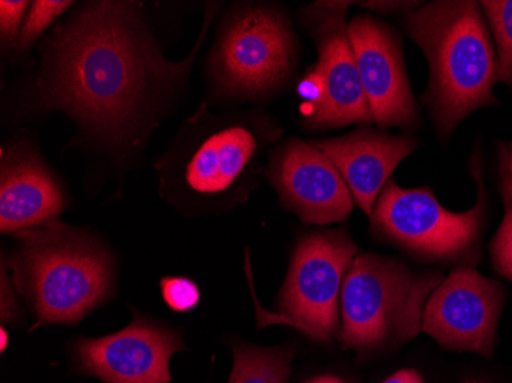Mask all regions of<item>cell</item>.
Listing matches in <instances>:
<instances>
[{
	"mask_svg": "<svg viewBox=\"0 0 512 383\" xmlns=\"http://www.w3.org/2000/svg\"><path fill=\"white\" fill-rule=\"evenodd\" d=\"M209 20L192 56L174 63L158 50L137 4H86L43 45L39 102L66 112L105 145L128 148L188 74Z\"/></svg>",
	"mask_w": 512,
	"mask_h": 383,
	"instance_id": "1",
	"label": "cell"
},
{
	"mask_svg": "<svg viewBox=\"0 0 512 383\" xmlns=\"http://www.w3.org/2000/svg\"><path fill=\"white\" fill-rule=\"evenodd\" d=\"M404 27L430 63L424 103L442 134L450 135L471 112L497 102L496 53L480 4L433 2L408 13Z\"/></svg>",
	"mask_w": 512,
	"mask_h": 383,
	"instance_id": "2",
	"label": "cell"
},
{
	"mask_svg": "<svg viewBox=\"0 0 512 383\" xmlns=\"http://www.w3.org/2000/svg\"><path fill=\"white\" fill-rule=\"evenodd\" d=\"M8 266L39 324H77L112 293L114 273L105 247L57 220L17 233Z\"/></svg>",
	"mask_w": 512,
	"mask_h": 383,
	"instance_id": "3",
	"label": "cell"
},
{
	"mask_svg": "<svg viewBox=\"0 0 512 383\" xmlns=\"http://www.w3.org/2000/svg\"><path fill=\"white\" fill-rule=\"evenodd\" d=\"M442 281L440 273H413L398 259L359 255L342 285L339 341L370 350L416 338L427 299Z\"/></svg>",
	"mask_w": 512,
	"mask_h": 383,
	"instance_id": "4",
	"label": "cell"
},
{
	"mask_svg": "<svg viewBox=\"0 0 512 383\" xmlns=\"http://www.w3.org/2000/svg\"><path fill=\"white\" fill-rule=\"evenodd\" d=\"M296 66V37L290 22L272 7H249L224 25L211 56L220 91L258 97L276 91Z\"/></svg>",
	"mask_w": 512,
	"mask_h": 383,
	"instance_id": "5",
	"label": "cell"
},
{
	"mask_svg": "<svg viewBox=\"0 0 512 383\" xmlns=\"http://www.w3.org/2000/svg\"><path fill=\"white\" fill-rule=\"evenodd\" d=\"M358 247L342 230L304 236L293 252L289 273L279 292L276 321L292 325L319 342L338 331L345 275Z\"/></svg>",
	"mask_w": 512,
	"mask_h": 383,
	"instance_id": "6",
	"label": "cell"
},
{
	"mask_svg": "<svg viewBox=\"0 0 512 383\" xmlns=\"http://www.w3.org/2000/svg\"><path fill=\"white\" fill-rule=\"evenodd\" d=\"M258 151L260 140L246 125H209L198 114L160 164L163 189L197 203L223 200L243 180Z\"/></svg>",
	"mask_w": 512,
	"mask_h": 383,
	"instance_id": "7",
	"label": "cell"
},
{
	"mask_svg": "<svg viewBox=\"0 0 512 383\" xmlns=\"http://www.w3.org/2000/svg\"><path fill=\"white\" fill-rule=\"evenodd\" d=\"M479 203L468 212L444 209L427 189H402L388 181L371 213V224L379 232L417 255L434 259L460 258L473 250L482 224L483 184L480 172Z\"/></svg>",
	"mask_w": 512,
	"mask_h": 383,
	"instance_id": "8",
	"label": "cell"
},
{
	"mask_svg": "<svg viewBox=\"0 0 512 383\" xmlns=\"http://www.w3.org/2000/svg\"><path fill=\"white\" fill-rule=\"evenodd\" d=\"M348 2H318L304 10V25L315 40L318 63L313 66L322 85V100L304 115L313 129L373 122L348 39Z\"/></svg>",
	"mask_w": 512,
	"mask_h": 383,
	"instance_id": "9",
	"label": "cell"
},
{
	"mask_svg": "<svg viewBox=\"0 0 512 383\" xmlns=\"http://www.w3.org/2000/svg\"><path fill=\"white\" fill-rule=\"evenodd\" d=\"M505 292L471 267H459L431 293L422 330L448 350L491 356Z\"/></svg>",
	"mask_w": 512,
	"mask_h": 383,
	"instance_id": "10",
	"label": "cell"
},
{
	"mask_svg": "<svg viewBox=\"0 0 512 383\" xmlns=\"http://www.w3.org/2000/svg\"><path fill=\"white\" fill-rule=\"evenodd\" d=\"M183 348L171 328L135 313L125 330L79 339L74 351L83 374L105 383H171L169 364Z\"/></svg>",
	"mask_w": 512,
	"mask_h": 383,
	"instance_id": "11",
	"label": "cell"
},
{
	"mask_svg": "<svg viewBox=\"0 0 512 383\" xmlns=\"http://www.w3.org/2000/svg\"><path fill=\"white\" fill-rule=\"evenodd\" d=\"M347 31L373 122L384 128L416 125L419 106L405 73L399 37L387 23L371 16L350 20Z\"/></svg>",
	"mask_w": 512,
	"mask_h": 383,
	"instance_id": "12",
	"label": "cell"
},
{
	"mask_svg": "<svg viewBox=\"0 0 512 383\" xmlns=\"http://www.w3.org/2000/svg\"><path fill=\"white\" fill-rule=\"evenodd\" d=\"M269 178L283 203L304 223H341L352 213L355 200L344 177L312 141L292 138L275 151Z\"/></svg>",
	"mask_w": 512,
	"mask_h": 383,
	"instance_id": "13",
	"label": "cell"
},
{
	"mask_svg": "<svg viewBox=\"0 0 512 383\" xmlns=\"http://www.w3.org/2000/svg\"><path fill=\"white\" fill-rule=\"evenodd\" d=\"M66 200L59 181L28 146L7 145L0 161V230L20 233L56 221Z\"/></svg>",
	"mask_w": 512,
	"mask_h": 383,
	"instance_id": "14",
	"label": "cell"
},
{
	"mask_svg": "<svg viewBox=\"0 0 512 383\" xmlns=\"http://www.w3.org/2000/svg\"><path fill=\"white\" fill-rule=\"evenodd\" d=\"M312 143L335 164L353 200L367 215L373 213L376 198L391 180L396 166L417 148L414 138L362 126L342 137Z\"/></svg>",
	"mask_w": 512,
	"mask_h": 383,
	"instance_id": "15",
	"label": "cell"
},
{
	"mask_svg": "<svg viewBox=\"0 0 512 383\" xmlns=\"http://www.w3.org/2000/svg\"><path fill=\"white\" fill-rule=\"evenodd\" d=\"M293 354L295 350L290 347L235 344L234 370L229 383H289Z\"/></svg>",
	"mask_w": 512,
	"mask_h": 383,
	"instance_id": "16",
	"label": "cell"
},
{
	"mask_svg": "<svg viewBox=\"0 0 512 383\" xmlns=\"http://www.w3.org/2000/svg\"><path fill=\"white\" fill-rule=\"evenodd\" d=\"M496 39L497 82L512 88V0H490L480 4Z\"/></svg>",
	"mask_w": 512,
	"mask_h": 383,
	"instance_id": "17",
	"label": "cell"
},
{
	"mask_svg": "<svg viewBox=\"0 0 512 383\" xmlns=\"http://www.w3.org/2000/svg\"><path fill=\"white\" fill-rule=\"evenodd\" d=\"M71 2H53V0H36L31 4L28 11L27 19L23 23L22 31H20L19 40H17V48L19 50H28L40 34L50 27L51 23L71 7Z\"/></svg>",
	"mask_w": 512,
	"mask_h": 383,
	"instance_id": "18",
	"label": "cell"
},
{
	"mask_svg": "<svg viewBox=\"0 0 512 383\" xmlns=\"http://www.w3.org/2000/svg\"><path fill=\"white\" fill-rule=\"evenodd\" d=\"M161 295L166 305L177 313L194 310L201 299L198 285L184 276H166L161 279Z\"/></svg>",
	"mask_w": 512,
	"mask_h": 383,
	"instance_id": "19",
	"label": "cell"
},
{
	"mask_svg": "<svg viewBox=\"0 0 512 383\" xmlns=\"http://www.w3.org/2000/svg\"><path fill=\"white\" fill-rule=\"evenodd\" d=\"M494 269L512 281V206L506 203V215L491 244Z\"/></svg>",
	"mask_w": 512,
	"mask_h": 383,
	"instance_id": "20",
	"label": "cell"
},
{
	"mask_svg": "<svg viewBox=\"0 0 512 383\" xmlns=\"http://www.w3.org/2000/svg\"><path fill=\"white\" fill-rule=\"evenodd\" d=\"M30 2L25 0H2L0 2V34L7 43L19 40L23 23L27 19V11L30 10Z\"/></svg>",
	"mask_w": 512,
	"mask_h": 383,
	"instance_id": "21",
	"label": "cell"
},
{
	"mask_svg": "<svg viewBox=\"0 0 512 383\" xmlns=\"http://www.w3.org/2000/svg\"><path fill=\"white\" fill-rule=\"evenodd\" d=\"M10 278L5 273V266L2 267V321L13 322L19 315V308H17L16 296H14L13 289H11Z\"/></svg>",
	"mask_w": 512,
	"mask_h": 383,
	"instance_id": "22",
	"label": "cell"
},
{
	"mask_svg": "<svg viewBox=\"0 0 512 383\" xmlns=\"http://www.w3.org/2000/svg\"><path fill=\"white\" fill-rule=\"evenodd\" d=\"M500 172H502V192L505 203L512 206V172L506 166L505 151L502 152V160H500Z\"/></svg>",
	"mask_w": 512,
	"mask_h": 383,
	"instance_id": "23",
	"label": "cell"
},
{
	"mask_svg": "<svg viewBox=\"0 0 512 383\" xmlns=\"http://www.w3.org/2000/svg\"><path fill=\"white\" fill-rule=\"evenodd\" d=\"M384 383H424L421 374L414 370H401L388 377Z\"/></svg>",
	"mask_w": 512,
	"mask_h": 383,
	"instance_id": "24",
	"label": "cell"
},
{
	"mask_svg": "<svg viewBox=\"0 0 512 383\" xmlns=\"http://www.w3.org/2000/svg\"><path fill=\"white\" fill-rule=\"evenodd\" d=\"M368 8H375V10H385V11H394L401 10L404 7H413V4H404V2H376V4H371L368 2ZM364 5V7H365Z\"/></svg>",
	"mask_w": 512,
	"mask_h": 383,
	"instance_id": "25",
	"label": "cell"
},
{
	"mask_svg": "<svg viewBox=\"0 0 512 383\" xmlns=\"http://www.w3.org/2000/svg\"><path fill=\"white\" fill-rule=\"evenodd\" d=\"M307 383H344L341 379L335 376H321L315 377V379L309 380Z\"/></svg>",
	"mask_w": 512,
	"mask_h": 383,
	"instance_id": "26",
	"label": "cell"
},
{
	"mask_svg": "<svg viewBox=\"0 0 512 383\" xmlns=\"http://www.w3.org/2000/svg\"><path fill=\"white\" fill-rule=\"evenodd\" d=\"M0 336H2V344H0V348H2V351H5L7 350L8 333L4 327L0 330Z\"/></svg>",
	"mask_w": 512,
	"mask_h": 383,
	"instance_id": "27",
	"label": "cell"
},
{
	"mask_svg": "<svg viewBox=\"0 0 512 383\" xmlns=\"http://www.w3.org/2000/svg\"><path fill=\"white\" fill-rule=\"evenodd\" d=\"M506 155V152H505ZM506 166H508L509 171L512 172V145H511V151H509V154L506 155Z\"/></svg>",
	"mask_w": 512,
	"mask_h": 383,
	"instance_id": "28",
	"label": "cell"
}]
</instances>
